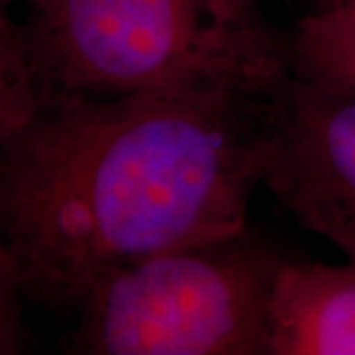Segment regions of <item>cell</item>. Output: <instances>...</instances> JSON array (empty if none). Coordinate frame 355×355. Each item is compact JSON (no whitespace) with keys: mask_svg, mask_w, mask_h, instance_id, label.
Wrapping results in <instances>:
<instances>
[{"mask_svg":"<svg viewBox=\"0 0 355 355\" xmlns=\"http://www.w3.org/2000/svg\"><path fill=\"white\" fill-rule=\"evenodd\" d=\"M270 97H46L0 148V245L26 300L76 308L119 266L247 227Z\"/></svg>","mask_w":355,"mask_h":355,"instance_id":"6da1fadb","label":"cell"},{"mask_svg":"<svg viewBox=\"0 0 355 355\" xmlns=\"http://www.w3.org/2000/svg\"><path fill=\"white\" fill-rule=\"evenodd\" d=\"M20 34L42 97L229 89L270 97L288 46L265 24L217 20L202 0H32Z\"/></svg>","mask_w":355,"mask_h":355,"instance_id":"7a4b0ae2","label":"cell"},{"mask_svg":"<svg viewBox=\"0 0 355 355\" xmlns=\"http://www.w3.org/2000/svg\"><path fill=\"white\" fill-rule=\"evenodd\" d=\"M291 257L247 227L119 266L77 300L83 355H266Z\"/></svg>","mask_w":355,"mask_h":355,"instance_id":"3957f363","label":"cell"},{"mask_svg":"<svg viewBox=\"0 0 355 355\" xmlns=\"http://www.w3.org/2000/svg\"><path fill=\"white\" fill-rule=\"evenodd\" d=\"M263 186L355 263V95L291 73L268 101Z\"/></svg>","mask_w":355,"mask_h":355,"instance_id":"277c9868","label":"cell"},{"mask_svg":"<svg viewBox=\"0 0 355 355\" xmlns=\"http://www.w3.org/2000/svg\"><path fill=\"white\" fill-rule=\"evenodd\" d=\"M266 355H355V263L288 259Z\"/></svg>","mask_w":355,"mask_h":355,"instance_id":"5b68a950","label":"cell"},{"mask_svg":"<svg viewBox=\"0 0 355 355\" xmlns=\"http://www.w3.org/2000/svg\"><path fill=\"white\" fill-rule=\"evenodd\" d=\"M292 76L355 95V0H336L302 16L286 40Z\"/></svg>","mask_w":355,"mask_h":355,"instance_id":"8992f818","label":"cell"},{"mask_svg":"<svg viewBox=\"0 0 355 355\" xmlns=\"http://www.w3.org/2000/svg\"><path fill=\"white\" fill-rule=\"evenodd\" d=\"M42 101L20 28L0 30V148L34 116Z\"/></svg>","mask_w":355,"mask_h":355,"instance_id":"52a82bcc","label":"cell"},{"mask_svg":"<svg viewBox=\"0 0 355 355\" xmlns=\"http://www.w3.org/2000/svg\"><path fill=\"white\" fill-rule=\"evenodd\" d=\"M24 300L12 261L0 245V355L20 354L28 347V330L22 314Z\"/></svg>","mask_w":355,"mask_h":355,"instance_id":"ba28073f","label":"cell"},{"mask_svg":"<svg viewBox=\"0 0 355 355\" xmlns=\"http://www.w3.org/2000/svg\"><path fill=\"white\" fill-rule=\"evenodd\" d=\"M257 0H202V4L221 22L229 24H253L259 22L254 14Z\"/></svg>","mask_w":355,"mask_h":355,"instance_id":"9c48e42d","label":"cell"},{"mask_svg":"<svg viewBox=\"0 0 355 355\" xmlns=\"http://www.w3.org/2000/svg\"><path fill=\"white\" fill-rule=\"evenodd\" d=\"M16 26L8 20V16L4 12V8H2V0H0V30H14Z\"/></svg>","mask_w":355,"mask_h":355,"instance_id":"30bf717a","label":"cell"},{"mask_svg":"<svg viewBox=\"0 0 355 355\" xmlns=\"http://www.w3.org/2000/svg\"><path fill=\"white\" fill-rule=\"evenodd\" d=\"M306 2H312L314 8H316V6H324V4H330V2H336V0H306Z\"/></svg>","mask_w":355,"mask_h":355,"instance_id":"8fae6325","label":"cell"},{"mask_svg":"<svg viewBox=\"0 0 355 355\" xmlns=\"http://www.w3.org/2000/svg\"><path fill=\"white\" fill-rule=\"evenodd\" d=\"M28 2H32V0H28Z\"/></svg>","mask_w":355,"mask_h":355,"instance_id":"7c38bea8","label":"cell"}]
</instances>
